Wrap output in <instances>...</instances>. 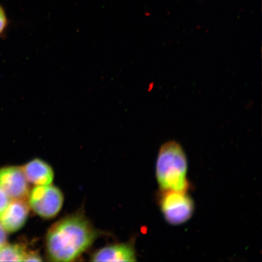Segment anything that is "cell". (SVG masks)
Segmentation results:
<instances>
[{"mask_svg": "<svg viewBox=\"0 0 262 262\" xmlns=\"http://www.w3.org/2000/svg\"><path fill=\"white\" fill-rule=\"evenodd\" d=\"M7 243V234L3 226L0 224V250Z\"/></svg>", "mask_w": 262, "mask_h": 262, "instance_id": "cell-13", "label": "cell"}, {"mask_svg": "<svg viewBox=\"0 0 262 262\" xmlns=\"http://www.w3.org/2000/svg\"><path fill=\"white\" fill-rule=\"evenodd\" d=\"M41 255L35 251L26 252L24 261H42Z\"/></svg>", "mask_w": 262, "mask_h": 262, "instance_id": "cell-12", "label": "cell"}, {"mask_svg": "<svg viewBox=\"0 0 262 262\" xmlns=\"http://www.w3.org/2000/svg\"><path fill=\"white\" fill-rule=\"evenodd\" d=\"M160 209L165 220L172 225L188 221L194 211V204L186 192L161 191Z\"/></svg>", "mask_w": 262, "mask_h": 262, "instance_id": "cell-3", "label": "cell"}, {"mask_svg": "<svg viewBox=\"0 0 262 262\" xmlns=\"http://www.w3.org/2000/svg\"><path fill=\"white\" fill-rule=\"evenodd\" d=\"M11 202V198L4 189L0 186V216L5 211L6 208Z\"/></svg>", "mask_w": 262, "mask_h": 262, "instance_id": "cell-11", "label": "cell"}, {"mask_svg": "<svg viewBox=\"0 0 262 262\" xmlns=\"http://www.w3.org/2000/svg\"><path fill=\"white\" fill-rule=\"evenodd\" d=\"M9 19L4 7L0 5V38L5 34L8 28Z\"/></svg>", "mask_w": 262, "mask_h": 262, "instance_id": "cell-10", "label": "cell"}, {"mask_svg": "<svg viewBox=\"0 0 262 262\" xmlns=\"http://www.w3.org/2000/svg\"><path fill=\"white\" fill-rule=\"evenodd\" d=\"M93 261H136L135 249L130 244H119L101 248L92 255Z\"/></svg>", "mask_w": 262, "mask_h": 262, "instance_id": "cell-7", "label": "cell"}, {"mask_svg": "<svg viewBox=\"0 0 262 262\" xmlns=\"http://www.w3.org/2000/svg\"><path fill=\"white\" fill-rule=\"evenodd\" d=\"M28 183L35 186L52 184L54 172L48 163L40 159H35L21 167Z\"/></svg>", "mask_w": 262, "mask_h": 262, "instance_id": "cell-8", "label": "cell"}, {"mask_svg": "<svg viewBox=\"0 0 262 262\" xmlns=\"http://www.w3.org/2000/svg\"><path fill=\"white\" fill-rule=\"evenodd\" d=\"M188 160L182 147L174 141L160 147L156 163V178L161 191L187 192Z\"/></svg>", "mask_w": 262, "mask_h": 262, "instance_id": "cell-2", "label": "cell"}, {"mask_svg": "<svg viewBox=\"0 0 262 262\" xmlns=\"http://www.w3.org/2000/svg\"><path fill=\"white\" fill-rule=\"evenodd\" d=\"M98 234L83 215L67 216L49 229L46 238L47 256L53 261H74L91 247Z\"/></svg>", "mask_w": 262, "mask_h": 262, "instance_id": "cell-1", "label": "cell"}, {"mask_svg": "<svg viewBox=\"0 0 262 262\" xmlns=\"http://www.w3.org/2000/svg\"><path fill=\"white\" fill-rule=\"evenodd\" d=\"M29 206L25 200L14 199L9 203L2 215L0 224L6 231L14 232L20 229L28 218Z\"/></svg>", "mask_w": 262, "mask_h": 262, "instance_id": "cell-6", "label": "cell"}, {"mask_svg": "<svg viewBox=\"0 0 262 262\" xmlns=\"http://www.w3.org/2000/svg\"><path fill=\"white\" fill-rule=\"evenodd\" d=\"M29 208L44 219L55 217L60 211L64 202L61 190L51 185L35 186L28 195Z\"/></svg>", "mask_w": 262, "mask_h": 262, "instance_id": "cell-4", "label": "cell"}, {"mask_svg": "<svg viewBox=\"0 0 262 262\" xmlns=\"http://www.w3.org/2000/svg\"><path fill=\"white\" fill-rule=\"evenodd\" d=\"M0 186L12 199L25 200L30 192L28 180L19 167L0 169Z\"/></svg>", "mask_w": 262, "mask_h": 262, "instance_id": "cell-5", "label": "cell"}, {"mask_svg": "<svg viewBox=\"0 0 262 262\" xmlns=\"http://www.w3.org/2000/svg\"><path fill=\"white\" fill-rule=\"evenodd\" d=\"M26 251L18 244H6L0 250V261H24Z\"/></svg>", "mask_w": 262, "mask_h": 262, "instance_id": "cell-9", "label": "cell"}]
</instances>
